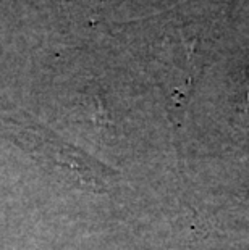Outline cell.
Here are the masks:
<instances>
[{
  "label": "cell",
  "mask_w": 249,
  "mask_h": 250,
  "mask_svg": "<svg viewBox=\"0 0 249 250\" xmlns=\"http://www.w3.org/2000/svg\"><path fill=\"white\" fill-rule=\"evenodd\" d=\"M5 126L20 148L65 184L92 194H105L115 188L118 181L115 169L60 139L44 126L26 120H5Z\"/></svg>",
  "instance_id": "6da1fadb"
}]
</instances>
